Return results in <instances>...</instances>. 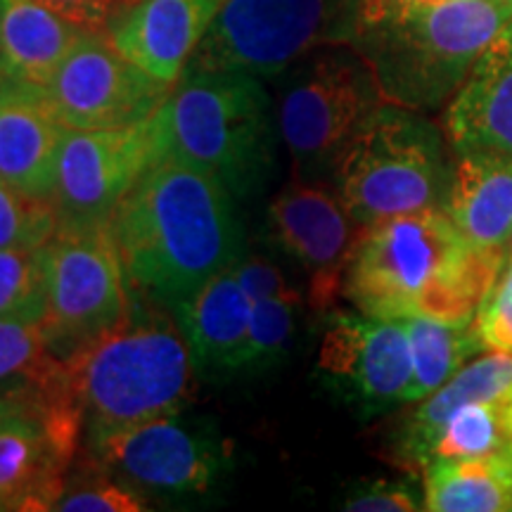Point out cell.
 Listing matches in <instances>:
<instances>
[{
    "instance_id": "6da1fadb",
    "label": "cell",
    "mask_w": 512,
    "mask_h": 512,
    "mask_svg": "<svg viewBox=\"0 0 512 512\" xmlns=\"http://www.w3.org/2000/svg\"><path fill=\"white\" fill-rule=\"evenodd\" d=\"M110 230L133 292L169 309L245 254L235 197L178 162H155L114 209Z\"/></svg>"
},
{
    "instance_id": "7a4b0ae2",
    "label": "cell",
    "mask_w": 512,
    "mask_h": 512,
    "mask_svg": "<svg viewBox=\"0 0 512 512\" xmlns=\"http://www.w3.org/2000/svg\"><path fill=\"white\" fill-rule=\"evenodd\" d=\"M508 252L470 245L441 207L361 228L342 297L368 316L475 320Z\"/></svg>"
},
{
    "instance_id": "3957f363",
    "label": "cell",
    "mask_w": 512,
    "mask_h": 512,
    "mask_svg": "<svg viewBox=\"0 0 512 512\" xmlns=\"http://www.w3.org/2000/svg\"><path fill=\"white\" fill-rule=\"evenodd\" d=\"M150 164L178 162L214 178L235 200H254L275 171V110L261 76L183 69L147 119Z\"/></svg>"
},
{
    "instance_id": "277c9868",
    "label": "cell",
    "mask_w": 512,
    "mask_h": 512,
    "mask_svg": "<svg viewBox=\"0 0 512 512\" xmlns=\"http://www.w3.org/2000/svg\"><path fill=\"white\" fill-rule=\"evenodd\" d=\"M88 434L181 413L195 399V361L174 311L131 290L114 328L64 358Z\"/></svg>"
},
{
    "instance_id": "5b68a950",
    "label": "cell",
    "mask_w": 512,
    "mask_h": 512,
    "mask_svg": "<svg viewBox=\"0 0 512 512\" xmlns=\"http://www.w3.org/2000/svg\"><path fill=\"white\" fill-rule=\"evenodd\" d=\"M508 27L512 8L503 0H439L363 24L354 48L368 60L384 102L425 114L456 95Z\"/></svg>"
},
{
    "instance_id": "8992f818",
    "label": "cell",
    "mask_w": 512,
    "mask_h": 512,
    "mask_svg": "<svg viewBox=\"0 0 512 512\" xmlns=\"http://www.w3.org/2000/svg\"><path fill=\"white\" fill-rule=\"evenodd\" d=\"M441 126L422 112L382 102L332 171V188L361 228L441 207L451 162Z\"/></svg>"
},
{
    "instance_id": "52a82bcc",
    "label": "cell",
    "mask_w": 512,
    "mask_h": 512,
    "mask_svg": "<svg viewBox=\"0 0 512 512\" xmlns=\"http://www.w3.org/2000/svg\"><path fill=\"white\" fill-rule=\"evenodd\" d=\"M275 124L297 178L330 181L344 147L382 105V91L354 43L304 55L273 76Z\"/></svg>"
},
{
    "instance_id": "ba28073f",
    "label": "cell",
    "mask_w": 512,
    "mask_h": 512,
    "mask_svg": "<svg viewBox=\"0 0 512 512\" xmlns=\"http://www.w3.org/2000/svg\"><path fill=\"white\" fill-rule=\"evenodd\" d=\"M363 0H226L185 69L273 79L313 50L354 43Z\"/></svg>"
},
{
    "instance_id": "9c48e42d",
    "label": "cell",
    "mask_w": 512,
    "mask_h": 512,
    "mask_svg": "<svg viewBox=\"0 0 512 512\" xmlns=\"http://www.w3.org/2000/svg\"><path fill=\"white\" fill-rule=\"evenodd\" d=\"M46 252V316L43 335L60 358L100 337L131 309L124 261L110 223L69 226L60 223Z\"/></svg>"
},
{
    "instance_id": "30bf717a",
    "label": "cell",
    "mask_w": 512,
    "mask_h": 512,
    "mask_svg": "<svg viewBox=\"0 0 512 512\" xmlns=\"http://www.w3.org/2000/svg\"><path fill=\"white\" fill-rule=\"evenodd\" d=\"M316 377L363 420L403 406L413 380L406 328L401 320L361 311H325Z\"/></svg>"
},
{
    "instance_id": "8fae6325",
    "label": "cell",
    "mask_w": 512,
    "mask_h": 512,
    "mask_svg": "<svg viewBox=\"0 0 512 512\" xmlns=\"http://www.w3.org/2000/svg\"><path fill=\"white\" fill-rule=\"evenodd\" d=\"M43 91L62 126L105 131L143 124L171 86L119 53L105 31H86Z\"/></svg>"
},
{
    "instance_id": "7c38bea8",
    "label": "cell",
    "mask_w": 512,
    "mask_h": 512,
    "mask_svg": "<svg viewBox=\"0 0 512 512\" xmlns=\"http://www.w3.org/2000/svg\"><path fill=\"white\" fill-rule=\"evenodd\" d=\"M178 415L88 434V453L138 489L202 494L228 467V448L211 430Z\"/></svg>"
},
{
    "instance_id": "4fadbf2b",
    "label": "cell",
    "mask_w": 512,
    "mask_h": 512,
    "mask_svg": "<svg viewBox=\"0 0 512 512\" xmlns=\"http://www.w3.org/2000/svg\"><path fill=\"white\" fill-rule=\"evenodd\" d=\"M361 226L349 214L332 185L294 178L266 207V240L302 268L309 283L311 309L325 313L342 297Z\"/></svg>"
},
{
    "instance_id": "5bb4252c",
    "label": "cell",
    "mask_w": 512,
    "mask_h": 512,
    "mask_svg": "<svg viewBox=\"0 0 512 512\" xmlns=\"http://www.w3.org/2000/svg\"><path fill=\"white\" fill-rule=\"evenodd\" d=\"M150 166L147 121L126 128H67L57 155L53 202L60 223L102 226Z\"/></svg>"
},
{
    "instance_id": "9a60e30c",
    "label": "cell",
    "mask_w": 512,
    "mask_h": 512,
    "mask_svg": "<svg viewBox=\"0 0 512 512\" xmlns=\"http://www.w3.org/2000/svg\"><path fill=\"white\" fill-rule=\"evenodd\" d=\"M79 439L81 432L5 403V418L0 420V512L53 510L79 451Z\"/></svg>"
},
{
    "instance_id": "2e32d148",
    "label": "cell",
    "mask_w": 512,
    "mask_h": 512,
    "mask_svg": "<svg viewBox=\"0 0 512 512\" xmlns=\"http://www.w3.org/2000/svg\"><path fill=\"white\" fill-rule=\"evenodd\" d=\"M223 5L226 0H138L105 34L128 60L174 86Z\"/></svg>"
},
{
    "instance_id": "e0dca14e",
    "label": "cell",
    "mask_w": 512,
    "mask_h": 512,
    "mask_svg": "<svg viewBox=\"0 0 512 512\" xmlns=\"http://www.w3.org/2000/svg\"><path fill=\"white\" fill-rule=\"evenodd\" d=\"M441 131L451 155L512 157V27L479 55L446 102Z\"/></svg>"
},
{
    "instance_id": "ac0fdd59",
    "label": "cell",
    "mask_w": 512,
    "mask_h": 512,
    "mask_svg": "<svg viewBox=\"0 0 512 512\" xmlns=\"http://www.w3.org/2000/svg\"><path fill=\"white\" fill-rule=\"evenodd\" d=\"M64 133L41 86L0 79V181L53 200Z\"/></svg>"
},
{
    "instance_id": "d6986e66",
    "label": "cell",
    "mask_w": 512,
    "mask_h": 512,
    "mask_svg": "<svg viewBox=\"0 0 512 512\" xmlns=\"http://www.w3.org/2000/svg\"><path fill=\"white\" fill-rule=\"evenodd\" d=\"M169 311H174L197 373L221 380L245 370L252 299L242 290L235 264Z\"/></svg>"
},
{
    "instance_id": "ffe728a7",
    "label": "cell",
    "mask_w": 512,
    "mask_h": 512,
    "mask_svg": "<svg viewBox=\"0 0 512 512\" xmlns=\"http://www.w3.org/2000/svg\"><path fill=\"white\" fill-rule=\"evenodd\" d=\"M512 389V351H494L465 363L451 380H446L437 392L420 399L411 413H406L396 425L389 441L392 458L408 472L425 470L430 460V448L441 432L463 406L482 401H501Z\"/></svg>"
},
{
    "instance_id": "44dd1931",
    "label": "cell",
    "mask_w": 512,
    "mask_h": 512,
    "mask_svg": "<svg viewBox=\"0 0 512 512\" xmlns=\"http://www.w3.org/2000/svg\"><path fill=\"white\" fill-rule=\"evenodd\" d=\"M441 209L470 245L510 252L512 157L453 155Z\"/></svg>"
},
{
    "instance_id": "7402d4cb",
    "label": "cell",
    "mask_w": 512,
    "mask_h": 512,
    "mask_svg": "<svg viewBox=\"0 0 512 512\" xmlns=\"http://www.w3.org/2000/svg\"><path fill=\"white\" fill-rule=\"evenodd\" d=\"M86 31L43 0H0V79L46 88Z\"/></svg>"
},
{
    "instance_id": "603a6c76",
    "label": "cell",
    "mask_w": 512,
    "mask_h": 512,
    "mask_svg": "<svg viewBox=\"0 0 512 512\" xmlns=\"http://www.w3.org/2000/svg\"><path fill=\"white\" fill-rule=\"evenodd\" d=\"M425 510H512V448L475 458H439L422 470Z\"/></svg>"
},
{
    "instance_id": "cb8c5ba5",
    "label": "cell",
    "mask_w": 512,
    "mask_h": 512,
    "mask_svg": "<svg viewBox=\"0 0 512 512\" xmlns=\"http://www.w3.org/2000/svg\"><path fill=\"white\" fill-rule=\"evenodd\" d=\"M413 358V380L408 403H415L451 380L470 358L484 351L475 320L451 323L430 316L401 318Z\"/></svg>"
},
{
    "instance_id": "d4e9b609",
    "label": "cell",
    "mask_w": 512,
    "mask_h": 512,
    "mask_svg": "<svg viewBox=\"0 0 512 512\" xmlns=\"http://www.w3.org/2000/svg\"><path fill=\"white\" fill-rule=\"evenodd\" d=\"M60 363L62 358L48 347L41 320L0 318V396L34 387Z\"/></svg>"
},
{
    "instance_id": "484cf974",
    "label": "cell",
    "mask_w": 512,
    "mask_h": 512,
    "mask_svg": "<svg viewBox=\"0 0 512 512\" xmlns=\"http://www.w3.org/2000/svg\"><path fill=\"white\" fill-rule=\"evenodd\" d=\"M147 505L131 484H124L107 470L93 453L76 460L64 479L62 496L55 508L60 512H140Z\"/></svg>"
},
{
    "instance_id": "4316f807",
    "label": "cell",
    "mask_w": 512,
    "mask_h": 512,
    "mask_svg": "<svg viewBox=\"0 0 512 512\" xmlns=\"http://www.w3.org/2000/svg\"><path fill=\"white\" fill-rule=\"evenodd\" d=\"M501 401L470 403L453 413L434 439L427 463L439 458H475L512 448L505 432Z\"/></svg>"
},
{
    "instance_id": "83f0119b",
    "label": "cell",
    "mask_w": 512,
    "mask_h": 512,
    "mask_svg": "<svg viewBox=\"0 0 512 512\" xmlns=\"http://www.w3.org/2000/svg\"><path fill=\"white\" fill-rule=\"evenodd\" d=\"M46 316V252L0 249V318Z\"/></svg>"
},
{
    "instance_id": "f1b7e54d",
    "label": "cell",
    "mask_w": 512,
    "mask_h": 512,
    "mask_svg": "<svg viewBox=\"0 0 512 512\" xmlns=\"http://www.w3.org/2000/svg\"><path fill=\"white\" fill-rule=\"evenodd\" d=\"M302 299H261L252 302L245 370H271L290 356L297 337V318Z\"/></svg>"
},
{
    "instance_id": "f546056e",
    "label": "cell",
    "mask_w": 512,
    "mask_h": 512,
    "mask_svg": "<svg viewBox=\"0 0 512 512\" xmlns=\"http://www.w3.org/2000/svg\"><path fill=\"white\" fill-rule=\"evenodd\" d=\"M60 228L50 197H34L0 181V249L46 247Z\"/></svg>"
},
{
    "instance_id": "4dcf8cb0",
    "label": "cell",
    "mask_w": 512,
    "mask_h": 512,
    "mask_svg": "<svg viewBox=\"0 0 512 512\" xmlns=\"http://www.w3.org/2000/svg\"><path fill=\"white\" fill-rule=\"evenodd\" d=\"M342 510L351 512H415L425 510V486L415 472L406 477H377L356 482L342 498Z\"/></svg>"
},
{
    "instance_id": "1f68e13d",
    "label": "cell",
    "mask_w": 512,
    "mask_h": 512,
    "mask_svg": "<svg viewBox=\"0 0 512 512\" xmlns=\"http://www.w3.org/2000/svg\"><path fill=\"white\" fill-rule=\"evenodd\" d=\"M484 351H512V254L475 316Z\"/></svg>"
},
{
    "instance_id": "d6a6232c",
    "label": "cell",
    "mask_w": 512,
    "mask_h": 512,
    "mask_svg": "<svg viewBox=\"0 0 512 512\" xmlns=\"http://www.w3.org/2000/svg\"><path fill=\"white\" fill-rule=\"evenodd\" d=\"M235 273L242 290L252 302H261V299H302L297 287H294L283 268L273 264L271 259L259 254H242L235 261Z\"/></svg>"
},
{
    "instance_id": "836d02e7",
    "label": "cell",
    "mask_w": 512,
    "mask_h": 512,
    "mask_svg": "<svg viewBox=\"0 0 512 512\" xmlns=\"http://www.w3.org/2000/svg\"><path fill=\"white\" fill-rule=\"evenodd\" d=\"M43 3L88 31H105L114 17L131 8V0H43Z\"/></svg>"
},
{
    "instance_id": "e575fe53",
    "label": "cell",
    "mask_w": 512,
    "mask_h": 512,
    "mask_svg": "<svg viewBox=\"0 0 512 512\" xmlns=\"http://www.w3.org/2000/svg\"><path fill=\"white\" fill-rule=\"evenodd\" d=\"M432 3H439V0H363L361 27L363 24L380 22V19L396 17L401 15V12L422 8V5H432Z\"/></svg>"
},
{
    "instance_id": "d590c367",
    "label": "cell",
    "mask_w": 512,
    "mask_h": 512,
    "mask_svg": "<svg viewBox=\"0 0 512 512\" xmlns=\"http://www.w3.org/2000/svg\"><path fill=\"white\" fill-rule=\"evenodd\" d=\"M501 408H503L505 432H508V439H510V446H512V389L508 394H505V399L501 401Z\"/></svg>"
},
{
    "instance_id": "8d00e7d4",
    "label": "cell",
    "mask_w": 512,
    "mask_h": 512,
    "mask_svg": "<svg viewBox=\"0 0 512 512\" xmlns=\"http://www.w3.org/2000/svg\"><path fill=\"white\" fill-rule=\"evenodd\" d=\"M5 418V403H3V399H0V420Z\"/></svg>"
},
{
    "instance_id": "74e56055",
    "label": "cell",
    "mask_w": 512,
    "mask_h": 512,
    "mask_svg": "<svg viewBox=\"0 0 512 512\" xmlns=\"http://www.w3.org/2000/svg\"><path fill=\"white\" fill-rule=\"evenodd\" d=\"M503 3H505V5H510V8H512V0H503Z\"/></svg>"
},
{
    "instance_id": "f35d334b",
    "label": "cell",
    "mask_w": 512,
    "mask_h": 512,
    "mask_svg": "<svg viewBox=\"0 0 512 512\" xmlns=\"http://www.w3.org/2000/svg\"><path fill=\"white\" fill-rule=\"evenodd\" d=\"M508 254H512V240H510V252Z\"/></svg>"
},
{
    "instance_id": "ab89813d",
    "label": "cell",
    "mask_w": 512,
    "mask_h": 512,
    "mask_svg": "<svg viewBox=\"0 0 512 512\" xmlns=\"http://www.w3.org/2000/svg\"><path fill=\"white\" fill-rule=\"evenodd\" d=\"M133 3H138V0H131V5H133Z\"/></svg>"
}]
</instances>
